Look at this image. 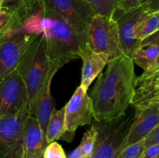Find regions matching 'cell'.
<instances>
[{"label": "cell", "mask_w": 159, "mask_h": 158, "mask_svg": "<svg viewBox=\"0 0 159 158\" xmlns=\"http://www.w3.org/2000/svg\"><path fill=\"white\" fill-rule=\"evenodd\" d=\"M34 37L14 29L0 37V78L18 69Z\"/></svg>", "instance_id": "obj_9"}, {"label": "cell", "mask_w": 159, "mask_h": 158, "mask_svg": "<svg viewBox=\"0 0 159 158\" xmlns=\"http://www.w3.org/2000/svg\"><path fill=\"white\" fill-rule=\"evenodd\" d=\"M125 116L124 115L110 122L95 121L98 131L97 142L90 158H117L133 120V118Z\"/></svg>", "instance_id": "obj_5"}, {"label": "cell", "mask_w": 159, "mask_h": 158, "mask_svg": "<svg viewBox=\"0 0 159 158\" xmlns=\"http://www.w3.org/2000/svg\"><path fill=\"white\" fill-rule=\"evenodd\" d=\"M144 44H157L159 45V30L155 32L152 35L149 36L147 38L143 40L141 42L140 45H144Z\"/></svg>", "instance_id": "obj_30"}, {"label": "cell", "mask_w": 159, "mask_h": 158, "mask_svg": "<svg viewBox=\"0 0 159 158\" xmlns=\"http://www.w3.org/2000/svg\"><path fill=\"white\" fill-rule=\"evenodd\" d=\"M65 132L60 139L71 143L77 129L93 121L92 102L87 91L79 85L65 105Z\"/></svg>", "instance_id": "obj_8"}, {"label": "cell", "mask_w": 159, "mask_h": 158, "mask_svg": "<svg viewBox=\"0 0 159 158\" xmlns=\"http://www.w3.org/2000/svg\"><path fill=\"white\" fill-rule=\"evenodd\" d=\"M4 6V5H3V2L2 1V0H0V6Z\"/></svg>", "instance_id": "obj_35"}, {"label": "cell", "mask_w": 159, "mask_h": 158, "mask_svg": "<svg viewBox=\"0 0 159 158\" xmlns=\"http://www.w3.org/2000/svg\"><path fill=\"white\" fill-rule=\"evenodd\" d=\"M65 106L57 111H54L48 121L46 130L48 144L60 139L65 132Z\"/></svg>", "instance_id": "obj_18"}, {"label": "cell", "mask_w": 159, "mask_h": 158, "mask_svg": "<svg viewBox=\"0 0 159 158\" xmlns=\"http://www.w3.org/2000/svg\"><path fill=\"white\" fill-rule=\"evenodd\" d=\"M45 6L61 15L79 35L87 40L90 23L96 15L85 0H41Z\"/></svg>", "instance_id": "obj_7"}, {"label": "cell", "mask_w": 159, "mask_h": 158, "mask_svg": "<svg viewBox=\"0 0 159 158\" xmlns=\"http://www.w3.org/2000/svg\"><path fill=\"white\" fill-rule=\"evenodd\" d=\"M136 81L131 57L124 54L109 62L89 95L95 121L110 122L125 115L133 100Z\"/></svg>", "instance_id": "obj_2"}, {"label": "cell", "mask_w": 159, "mask_h": 158, "mask_svg": "<svg viewBox=\"0 0 159 158\" xmlns=\"http://www.w3.org/2000/svg\"><path fill=\"white\" fill-rule=\"evenodd\" d=\"M48 146L38 121L32 115L26 121L23 133L22 158H43V152Z\"/></svg>", "instance_id": "obj_13"}, {"label": "cell", "mask_w": 159, "mask_h": 158, "mask_svg": "<svg viewBox=\"0 0 159 158\" xmlns=\"http://www.w3.org/2000/svg\"><path fill=\"white\" fill-rule=\"evenodd\" d=\"M145 147L155 143H159V125L156 127L145 139H144Z\"/></svg>", "instance_id": "obj_28"}, {"label": "cell", "mask_w": 159, "mask_h": 158, "mask_svg": "<svg viewBox=\"0 0 159 158\" xmlns=\"http://www.w3.org/2000/svg\"><path fill=\"white\" fill-rule=\"evenodd\" d=\"M43 158H67L61 146L56 141L48 144L43 152Z\"/></svg>", "instance_id": "obj_25"}, {"label": "cell", "mask_w": 159, "mask_h": 158, "mask_svg": "<svg viewBox=\"0 0 159 158\" xmlns=\"http://www.w3.org/2000/svg\"><path fill=\"white\" fill-rule=\"evenodd\" d=\"M155 107H156V108H158V111H159V102H158V103H157V104H156V105H155Z\"/></svg>", "instance_id": "obj_34"}, {"label": "cell", "mask_w": 159, "mask_h": 158, "mask_svg": "<svg viewBox=\"0 0 159 158\" xmlns=\"http://www.w3.org/2000/svg\"><path fill=\"white\" fill-rule=\"evenodd\" d=\"M159 65V54H158V58H157V60H156V63H155V65L154 67H156V66H158ZM153 67V68H154Z\"/></svg>", "instance_id": "obj_33"}, {"label": "cell", "mask_w": 159, "mask_h": 158, "mask_svg": "<svg viewBox=\"0 0 159 158\" xmlns=\"http://www.w3.org/2000/svg\"><path fill=\"white\" fill-rule=\"evenodd\" d=\"M2 34H3V33H2ZM2 34H0V37H1V36H2Z\"/></svg>", "instance_id": "obj_36"}, {"label": "cell", "mask_w": 159, "mask_h": 158, "mask_svg": "<svg viewBox=\"0 0 159 158\" xmlns=\"http://www.w3.org/2000/svg\"><path fill=\"white\" fill-rule=\"evenodd\" d=\"M142 4L144 5L149 14L159 12V0H145Z\"/></svg>", "instance_id": "obj_29"}, {"label": "cell", "mask_w": 159, "mask_h": 158, "mask_svg": "<svg viewBox=\"0 0 159 158\" xmlns=\"http://www.w3.org/2000/svg\"><path fill=\"white\" fill-rule=\"evenodd\" d=\"M12 8L17 18L14 30L43 35L50 63L61 68L79 57L87 40L59 14L47 8L41 0H21Z\"/></svg>", "instance_id": "obj_1"}, {"label": "cell", "mask_w": 159, "mask_h": 158, "mask_svg": "<svg viewBox=\"0 0 159 158\" xmlns=\"http://www.w3.org/2000/svg\"><path fill=\"white\" fill-rule=\"evenodd\" d=\"M93 8L96 14L113 16L117 9L120 0H85Z\"/></svg>", "instance_id": "obj_22"}, {"label": "cell", "mask_w": 159, "mask_h": 158, "mask_svg": "<svg viewBox=\"0 0 159 158\" xmlns=\"http://www.w3.org/2000/svg\"><path fill=\"white\" fill-rule=\"evenodd\" d=\"M144 4L127 10H118L113 13L119 31L120 40L125 55L131 57L134 52L140 46L141 42L136 38V29L143 18L148 15Z\"/></svg>", "instance_id": "obj_11"}, {"label": "cell", "mask_w": 159, "mask_h": 158, "mask_svg": "<svg viewBox=\"0 0 159 158\" xmlns=\"http://www.w3.org/2000/svg\"><path fill=\"white\" fill-rule=\"evenodd\" d=\"M67 158H85L83 153L81 151L79 147H76L68 156Z\"/></svg>", "instance_id": "obj_31"}, {"label": "cell", "mask_w": 159, "mask_h": 158, "mask_svg": "<svg viewBox=\"0 0 159 158\" xmlns=\"http://www.w3.org/2000/svg\"><path fill=\"white\" fill-rule=\"evenodd\" d=\"M144 2H145V0H120L119 5H118V7L116 9H118V10H127V9L141 6Z\"/></svg>", "instance_id": "obj_27"}, {"label": "cell", "mask_w": 159, "mask_h": 158, "mask_svg": "<svg viewBox=\"0 0 159 158\" xmlns=\"http://www.w3.org/2000/svg\"><path fill=\"white\" fill-rule=\"evenodd\" d=\"M28 106L26 85L18 69L0 78V118Z\"/></svg>", "instance_id": "obj_10"}, {"label": "cell", "mask_w": 159, "mask_h": 158, "mask_svg": "<svg viewBox=\"0 0 159 158\" xmlns=\"http://www.w3.org/2000/svg\"><path fill=\"white\" fill-rule=\"evenodd\" d=\"M2 6H0V8H1V7H2Z\"/></svg>", "instance_id": "obj_37"}, {"label": "cell", "mask_w": 159, "mask_h": 158, "mask_svg": "<svg viewBox=\"0 0 159 158\" xmlns=\"http://www.w3.org/2000/svg\"><path fill=\"white\" fill-rule=\"evenodd\" d=\"M87 43L92 50L107 57L109 61L124 54L117 24L113 16L94 15L87 32Z\"/></svg>", "instance_id": "obj_4"}, {"label": "cell", "mask_w": 159, "mask_h": 158, "mask_svg": "<svg viewBox=\"0 0 159 158\" xmlns=\"http://www.w3.org/2000/svg\"><path fill=\"white\" fill-rule=\"evenodd\" d=\"M159 54V45L144 44L140 45L134 52L131 59L134 63L147 71L153 68L156 63Z\"/></svg>", "instance_id": "obj_17"}, {"label": "cell", "mask_w": 159, "mask_h": 158, "mask_svg": "<svg viewBox=\"0 0 159 158\" xmlns=\"http://www.w3.org/2000/svg\"><path fill=\"white\" fill-rule=\"evenodd\" d=\"M159 30V12L148 14L142 19L136 29V38L140 42Z\"/></svg>", "instance_id": "obj_19"}, {"label": "cell", "mask_w": 159, "mask_h": 158, "mask_svg": "<svg viewBox=\"0 0 159 158\" xmlns=\"http://www.w3.org/2000/svg\"><path fill=\"white\" fill-rule=\"evenodd\" d=\"M148 83H159V65L144 71L140 77H137L136 86Z\"/></svg>", "instance_id": "obj_24"}, {"label": "cell", "mask_w": 159, "mask_h": 158, "mask_svg": "<svg viewBox=\"0 0 159 158\" xmlns=\"http://www.w3.org/2000/svg\"><path fill=\"white\" fill-rule=\"evenodd\" d=\"M16 24V15L12 7L3 6L0 8V34L11 31Z\"/></svg>", "instance_id": "obj_21"}, {"label": "cell", "mask_w": 159, "mask_h": 158, "mask_svg": "<svg viewBox=\"0 0 159 158\" xmlns=\"http://www.w3.org/2000/svg\"><path fill=\"white\" fill-rule=\"evenodd\" d=\"M140 158H159V143L145 147Z\"/></svg>", "instance_id": "obj_26"}, {"label": "cell", "mask_w": 159, "mask_h": 158, "mask_svg": "<svg viewBox=\"0 0 159 158\" xmlns=\"http://www.w3.org/2000/svg\"><path fill=\"white\" fill-rule=\"evenodd\" d=\"M50 68L45 37L42 34H35L18 68L26 85L28 110L32 116L35 114L37 98Z\"/></svg>", "instance_id": "obj_3"}, {"label": "cell", "mask_w": 159, "mask_h": 158, "mask_svg": "<svg viewBox=\"0 0 159 158\" xmlns=\"http://www.w3.org/2000/svg\"><path fill=\"white\" fill-rule=\"evenodd\" d=\"M97 136V129L95 124L93 123L91 128L84 133L81 143L78 147L82 152L85 158H90L93 156L95 149H96Z\"/></svg>", "instance_id": "obj_20"}, {"label": "cell", "mask_w": 159, "mask_h": 158, "mask_svg": "<svg viewBox=\"0 0 159 158\" xmlns=\"http://www.w3.org/2000/svg\"><path fill=\"white\" fill-rule=\"evenodd\" d=\"M158 125L159 111L155 106H148L135 109L122 150L129 146L144 140Z\"/></svg>", "instance_id": "obj_12"}, {"label": "cell", "mask_w": 159, "mask_h": 158, "mask_svg": "<svg viewBox=\"0 0 159 158\" xmlns=\"http://www.w3.org/2000/svg\"><path fill=\"white\" fill-rule=\"evenodd\" d=\"M79 57L82 60V80L80 86L87 91L92 82L98 75H99L110 61L107 57L92 50L88 43H85L81 50Z\"/></svg>", "instance_id": "obj_15"}, {"label": "cell", "mask_w": 159, "mask_h": 158, "mask_svg": "<svg viewBox=\"0 0 159 158\" xmlns=\"http://www.w3.org/2000/svg\"><path fill=\"white\" fill-rule=\"evenodd\" d=\"M144 148V140H141L124 149L117 158H140Z\"/></svg>", "instance_id": "obj_23"}, {"label": "cell", "mask_w": 159, "mask_h": 158, "mask_svg": "<svg viewBox=\"0 0 159 158\" xmlns=\"http://www.w3.org/2000/svg\"><path fill=\"white\" fill-rule=\"evenodd\" d=\"M2 1L3 2V5H6V4H8V3H12V2H14V3H17L19 2H20L21 0H2Z\"/></svg>", "instance_id": "obj_32"}, {"label": "cell", "mask_w": 159, "mask_h": 158, "mask_svg": "<svg viewBox=\"0 0 159 158\" xmlns=\"http://www.w3.org/2000/svg\"><path fill=\"white\" fill-rule=\"evenodd\" d=\"M30 115L26 106L0 118V158H22L25 124Z\"/></svg>", "instance_id": "obj_6"}, {"label": "cell", "mask_w": 159, "mask_h": 158, "mask_svg": "<svg viewBox=\"0 0 159 158\" xmlns=\"http://www.w3.org/2000/svg\"><path fill=\"white\" fill-rule=\"evenodd\" d=\"M60 67L57 65L51 64L49 73L40 89L37 98V104H36V110L34 116L38 121L40 129L43 132V135L46 137V130L48 126V121L53 112L54 111V104L53 98L51 96V87L54 76L56 72L60 69Z\"/></svg>", "instance_id": "obj_14"}, {"label": "cell", "mask_w": 159, "mask_h": 158, "mask_svg": "<svg viewBox=\"0 0 159 158\" xmlns=\"http://www.w3.org/2000/svg\"><path fill=\"white\" fill-rule=\"evenodd\" d=\"M159 102V83L137 85L131 105L137 108L155 106Z\"/></svg>", "instance_id": "obj_16"}]
</instances>
